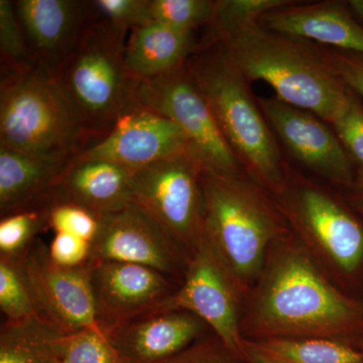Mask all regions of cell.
Returning <instances> with one entry per match:
<instances>
[{
  "instance_id": "4316f807",
  "label": "cell",
  "mask_w": 363,
  "mask_h": 363,
  "mask_svg": "<svg viewBox=\"0 0 363 363\" xmlns=\"http://www.w3.org/2000/svg\"><path fill=\"white\" fill-rule=\"evenodd\" d=\"M154 21L177 28L195 32L210 26L214 18L215 1L212 0H150Z\"/></svg>"
},
{
  "instance_id": "7a4b0ae2",
  "label": "cell",
  "mask_w": 363,
  "mask_h": 363,
  "mask_svg": "<svg viewBox=\"0 0 363 363\" xmlns=\"http://www.w3.org/2000/svg\"><path fill=\"white\" fill-rule=\"evenodd\" d=\"M221 45L250 81H264L276 97L331 124L347 101L350 89L332 70L323 47L262 28L259 23L207 43Z\"/></svg>"
},
{
  "instance_id": "6da1fadb",
  "label": "cell",
  "mask_w": 363,
  "mask_h": 363,
  "mask_svg": "<svg viewBox=\"0 0 363 363\" xmlns=\"http://www.w3.org/2000/svg\"><path fill=\"white\" fill-rule=\"evenodd\" d=\"M240 329L245 340L326 339L363 350V301L336 286L290 231L269 248Z\"/></svg>"
},
{
  "instance_id": "d590c367",
  "label": "cell",
  "mask_w": 363,
  "mask_h": 363,
  "mask_svg": "<svg viewBox=\"0 0 363 363\" xmlns=\"http://www.w3.org/2000/svg\"><path fill=\"white\" fill-rule=\"evenodd\" d=\"M343 197L363 218V174H358L355 181L343 189Z\"/></svg>"
},
{
  "instance_id": "603a6c76",
  "label": "cell",
  "mask_w": 363,
  "mask_h": 363,
  "mask_svg": "<svg viewBox=\"0 0 363 363\" xmlns=\"http://www.w3.org/2000/svg\"><path fill=\"white\" fill-rule=\"evenodd\" d=\"M272 363H363V350L326 339L245 340Z\"/></svg>"
},
{
  "instance_id": "1f68e13d",
  "label": "cell",
  "mask_w": 363,
  "mask_h": 363,
  "mask_svg": "<svg viewBox=\"0 0 363 363\" xmlns=\"http://www.w3.org/2000/svg\"><path fill=\"white\" fill-rule=\"evenodd\" d=\"M91 6L97 16L125 33L154 21L150 0H96Z\"/></svg>"
},
{
  "instance_id": "7402d4cb",
  "label": "cell",
  "mask_w": 363,
  "mask_h": 363,
  "mask_svg": "<svg viewBox=\"0 0 363 363\" xmlns=\"http://www.w3.org/2000/svg\"><path fill=\"white\" fill-rule=\"evenodd\" d=\"M64 333L40 316L4 322L0 329V363H57Z\"/></svg>"
},
{
  "instance_id": "52a82bcc",
  "label": "cell",
  "mask_w": 363,
  "mask_h": 363,
  "mask_svg": "<svg viewBox=\"0 0 363 363\" xmlns=\"http://www.w3.org/2000/svg\"><path fill=\"white\" fill-rule=\"evenodd\" d=\"M291 231L323 271L341 281L363 276V218L346 201L295 169L274 196Z\"/></svg>"
},
{
  "instance_id": "cb8c5ba5",
  "label": "cell",
  "mask_w": 363,
  "mask_h": 363,
  "mask_svg": "<svg viewBox=\"0 0 363 363\" xmlns=\"http://www.w3.org/2000/svg\"><path fill=\"white\" fill-rule=\"evenodd\" d=\"M49 228V202L1 217L0 257L18 259Z\"/></svg>"
},
{
  "instance_id": "ffe728a7",
  "label": "cell",
  "mask_w": 363,
  "mask_h": 363,
  "mask_svg": "<svg viewBox=\"0 0 363 363\" xmlns=\"http://www.w3.org/2000/svg\"><path fill=\"white\" fill-rule=\"evenodd\" d=\"M74 159L0 147V214L43 204Z\"/></svg>"
},
{
  "instance_id": "ac0fdd59",
  "label": "cell",
  "mask_w": 363,
  "mask_h": 363,
  "mask_svg": "<svg viewBox=\"0 0 363 363\" xmlns=\"http://www.w3.org/2000/svg\"><path fill=\"white\" fill-rule=\"evenodd\" d=\"M14 9L37 64L57 70L89 18L90 2L18 0Z\"/></svg>"
},
{
  "instance_id": "30bf717a",
  "label": "cell",
  "mask_w": 363,
  "mask_h": 363,
  "mask_svg": "<svg viewBox=\"0 0 363 363\" xmlns=\"http://www.w3.org/2000/svg\"><path fill=\"white\" fill-rule=\"evenodd\" d=\"M247 294L204 240L191 255L183 281L164 309L193 313L230 350L245 357L240 326Z\"/></svg>"
},
{
  "instance_id": "3957f363",
  "label": "cell",
  "mask_w": 363,
  "mask_h": 363,
  "mask_svg": "<svg viewBox=\"0 0 363 363\" xmlns=\"http://www.w3.org/2000/svg\"><path fill=\"white\" fill-rule=\"evenodd\" d=\"M187 63L245 175L272 196L281 194L292 167L250 81L216 42L199 45Z\"/></svg>"
},
{
  "instance_id": "8fae6325",
  "label": "cell",
  "mask_w": 363,
  "mask_h": 363,
  "mask_svg": "<svg viewBox=\"0 0 363 363\" xmlns=\"http://www.w3.org/2000/svg\"><path fill=\"white\" fill-rule=\"evenodd\" d=\"M14 260L40 318L65 333L81 330L102 333L95 314L89 267L55 264L49 248L39 238Z\"/></svg>"
},
{
  "instance_id": "5b68a950",
  "label": "cell",
  "mask_w": 363,
  "mask_h": 363,
  "mask_svg": "<svg viewBox=\"0 0 363 363\" xmlns=\"http://www.w3.org/2000/svg\"><path fill=\"white\" fill-rule=\"evenodd\" d=\"M95 142L50 67L2 76L0 147L75 159Z\"/></svg>"
},
{
  "instance_id": "44dd1931",
  "label": "cell",
  "mask_w": 363,
  "mask_h": 363,
  "mask_svg": "<svg viewBox=\"0 0 363 363\" xmlns=\"http://www.w3.org/2000/svg\"><path fill=\"white\" fill-rule=\"evenodd\" d=\"M198 49L194 32L152 21L131 30L126 40L125 64L135 80H147L185 65Z\"/></svg>"
},
{
  "instance_id": "277c9868",
  "label": "cell",
  "mask_w": 363,
  "mask_h": 363,
  "mask_svg": "<svg viewBox=\"0 0 363 363\" xmlns=\"http://www.w3.org/2000/svg\"><path fill=\"white\" fill-rule=\"evenodd\" d=\"M204 240L250 292L272 243L290 233L274 196L247 175L203 169Z\"/></svg>"
},
{
  "instance_id": "4fadbf2b",
  "label": "cell",
  "mask_w": 363,
  "mask_h": 363,
  "mask_svg": "<svg viewBox=\"0 0 363 363\" xmlns=\"http://www.w3.org/2000/svg\"><path fill=\"white\" fill-rule=\"evenodd\" d=\"M257 101L284 152L295 161L342 190L355 181L357 169L330 124L276 96Z\"/></svg>"
},
{
  "instance_id": "836d02e7",
  "label": "cell",
  "mask_w": 363,
  "mask_h": 363,
  "mask_svg": "<svg viewBox=\"0 0 363 363\" xmlns=\"http://www.w3.org/2000/svg\"><path fill=\"white\" fill-rule=\"evenodd\" d=\"M323 50L334 73L363 102V54L327 47Z\"/></svg>"
},
{
  "instance_id": "74e56055",
  "label": "cell",
  "mask_w": 363,
  "mask_h": 363,
  "mask_svg": "<svg viewBox=\"0 0 363 363\" xmlns=\"http://www.w3.org/2000/svg\"><path fill=\"white\" fill-rule=\"evenodd\" d=\"M245 357H247L248 362L250 363H272L266 359L264 357L259 354L257 351L248 347L247 344L245 343Z\"/></svg>"
},
{
  "instance_id": "d4e9b609",
  "label": "cell",
  "mask_w": 363,
  "mask_h": 363,
  "mask_svg": "<svg viewBox=\"0 0 363 363\" xmlns=\"http://www.w3.org/2000/svg\"><path fill=\"white\" fill-rule=\"evenodd\" d=\"M0 52L6 74H21L37 66L13 2L0 0Z\"/></svg>"
},
{
  "instance_id": "d6986e66",
  "label": "cell",
  "mask_w": 363,
  "mask_h": 363,
  "mask_svg": "<svg viewBox=\"0 0 363 363\" xmlns=\"http://www.w3.org/2000/svg\"><path fill=\"white\" fill-rule=\"evenodd\" d=\"M133 172L111 162L74 159L48 197L75 203L102 217L133 201Z\"/></svg>"
},
{
  "instance_id": "9c48e42d",
  "label": "cell",
  "mask_w": 363,
  "mask_h": 363,
  "mask_svg": "<svg viewBox=\"0 0 363 363\" xmlns=\"http://www.w3.org/2000/svg\"><path fill=\"white\" fill-rule=\"evenodd\" d=\"M201 162L191 152L133 172V201L140 205L189 257L204 241Z\"/></svg>"
},
{
  "instance_id": "e575fe53",
  "label": "cell",
  "mask_w": 363,
  "mask_h": 363,
  "mask_svg": "<svg viewBox=\"0 0 363 363\" xmlns=\"http://www.w3.org/2000/svg\"><path fill=\"white\" fill-rule=\"evenodd\" d=\"M91 247L92 245L88 241L65 233H55L48 247L52 262L65 267L88 266Z\"/></svg>"
},
{
  "instance_id": "9a60e30c",
  "label": "cell",
  "mask_w": 363,
  "mask_h": 363,
  "mask_svg": "<svg viewBox=\"0 0 363 363\" xmlns=\"http://www.w3.org/2000/svg\"><path fill=\"white\" fill-rule=\"evenodd\" d=\"M186 152H191L187 138L173 121L133 102L107 135L75 159L111 162L136 171Z\"/></svg>"
},
{
  "instance_id": "e0dca14e",
  "label": "cell",
  "mask_w": 363,
  "mask_h": 363,
  "mask_svg": "<svg viewBox=\"0 0 363 363\" xmlns=\"http://www.w3.org/2000/svg\"><path fill=\"white\" fill-rule=\"evenodd\" d=\"M259 23L323 47L363 54V28L353 18L347 1L292 0L264 14Z\"/></svg>"
},
{
  "instance_id": "484cf974",
  "label": "cell",
  "mask_w": 363,
  "mask_h": 363,
  "mask_svg": "<svg viewBox=\"0 0 363 363\" xmlns=\"http://www.w3.org/2000/svg\"><path fill=\"white\" fill-rule=\"evenodd\" d=\"M292 0H215L209 40L259 23L264 14L286 6Z\"/></svg>"
},
{
  "instance_id": "d6a6232c",
  "label": "cell",
  "mask_w": 363,
  "mask_h": 363,
  "mask_svg": "<svg viewBox=\"0 0 363 363\" xmlns=\"http://www.w3.org/2000/svg\"><path fill=\"white\" fill-rule=\"evenodd\" d=\"M162 363H250L247 357L228 347L218 336L209 333Z\"/></svg>"
},
{
  "instance_id": "ba28073f",
  "label": "cell",
  "mask_w": 363,
  "mask_h": 363,
  "mask_svg": "<svg viewBox=\"0 0 363 363\" xmlns=\"http://www.w3.org/2000/svg\"><path fill=\"white\" fill-rule=\"evenodd\" d=\"M133 102L173 121L187 138L191 152L204 169L223 176L245 175L188 63L159 77L136 81Z\"/></svg>"
},
{
  "instance_id": "83f0119b",
  "label": "cell",
  "mask_w": 363,
  "mask_h": 363,
  "mask_svg": "<svg viewBox=\"0 0 363 363\" xmlns=\"http://www.w3.org/2000/svg\"><path fill=\"white\" fill-rule=\"evenodd\" d=\"M57 363H121L116 350L100 332L81 330L64 333Z\"/></svg>"
},
{
  "instance_id": "2e32d148",
  "label": "cell",
  "mask_w": 363,
  "mask_h": 363,
  "mask_svg": "<svg viewBox=\"0 0 363 363\" xmlns=\"http://www.w3.org/2000/svg\"><path fill=\"white\" fill-rule=\"evenodd\" d=\"M213 333L193 313L157 309L105 334L121 363H162Z\"/></svg>"
},
{
  "instance_id": "f1b7e54d",
  "label": "cell",
  "mask_w": 363,
  "mask_h": 363,
  "mask_svg": "<svg viewBox=\"0 0 363 363\" xmlns=\"http://www.w3.org/2000/svg\"><path fill=\"white\" fill-rule=\"evenodd\" d=\"M0 309L4 322L39 316L16 260L0 257Z\"/></svg>"
},
{
  "instance_id": "5bb4252c",
  "label": "cell",
  "mask_w": 363,
  "mask_h": 363,
  "mask_svg": "<svg viewBox=\"0 0 363 363\" xmlns=\"http://www.w3.org/2000/svg\"><path fill=\"white\" fill-rule=\"evenodd\" d=\"M88 267L96 321L104 335L136 317L162 309L180 286L175 279L140 264L102 262Z\"/></svg>"
},
{
  "instance_id": "f546056e",
  "label": "cell",
  "mask_w": 363,
  "mask_h": 363,
  "mask_svg": "<svg viewBox=\"0 0 363 363\" xmlns=\"http://www.w3.org/2000/svg\"><path fill=\"white\" fill-rule=\"evenodd\" d=\"M49 202V228L82 238L92 245L101 224V217L87 208L66 201Z\"/></svg>"
},
{
  "instance_id": "4dcf8cb0",
  "label": "cell",
  "mask_w": 363,
  "mask_h": 363,
  "mask_svg": "<svg viewBox=\"0 0 363 363\" xmlns=\"http://www.w3.org/2000/svg\"><path fill=\"white\" fill-rule=\"evenodd\" d=\"M358 174H363V102L350 89L347 101L330 124Z\"/></svg>"
},
{
  "instance_id": "8992f818",
  "label": "cell",
  "mask_w": 363,
  "mask_h": 363,
  "mask_svg": "<svg viewBox=\"0 0 363 363\" xmlns=\"http://www.w3.org/2000/svg\"><path fill=\"white\" fill-rule=\"evenodd\" d=\"M125 32L92 9L73 49L55 70L69 99L98 140L133 104L136 80L125 64Z\"/></svg>"
},
{
  "instance_id": "7c38bea8",
  "label": "cell",
  "mask_w": 363,
  "mask_h": 363,
  "mask_svg": "<svg viewBox=\"0 0 363 363\" xmlns=\"http://www.w3.org/2000/svg\"><path fill=\"white\" fill-rule=\"evenodd\" d=\"M190 257L140 205L131 201L123 209L101 217L91 247L88 266L121 262L156 269L181 285Z\"/></svg>"
},
{
  "instance_id": "8d00e7d4",
  "label": "cell",
  "mask_w": 363,
  "mask_h": 363,
  "mask_svg": "<svg viewBox=\"0 0 363 363\" xmlns=\"http://www.w3.org/2000/svg\"><path fill=\"white\" fill-rule=\"evenodd\" d=\"M347 6L353 18L363 28V0H347Z\"/></svg>"
}]
</instances>
